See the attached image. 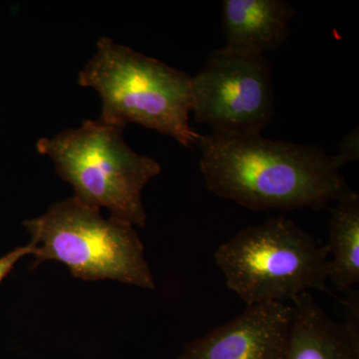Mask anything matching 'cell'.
I'll return each instance as SVG.
<instances>
[{
	"label": "cell",
	"instance_id": "1",
	"mask_svg": "<svg viewBox=\"0 0 359 359\" xmlns=\"http://www.w3.org/2000/svg\"><path fill=\"white\" fill-rule=\"evenodd\" d=\"M200 169L218 197L254 210L325 209L351 193L339 155L259 133L201 136Z\"/></svg>",
	"mask_w": 359,
	"mask_h": 359
},
{
	"label": "cell",
	"instance_id": "2",
	"mask_svg": "<svg viewBox=\"0 0 359 359\" xmlns=\"http://www.w3.org/2000/svg\"><path fill=\"white\" fill-rule=\"evenodd\" d=\"M78 83L102 100L100 119L126 127L135 123L172 137L185 148L201 135L190 126L192 76L107 37L80 70Z\"/></svg>",
	"mask_w": 359,
	"mask_h": 359
},
{
	"label": "cell",
	"instance_id": "3",
	"mask_svg": "<svg viewBox=\"0 0 359 359\" xmlns=\"http://www.w3.org/2000/svg\"><path fill=\"white\" fill-rule=\"evenodd\" d=\"M124 129L100 118L85 120L77 128L39 139L36 149L53 161L78 200L105 208L111 218L144 228L147 215L142 193L162 169L157 161L129 147Z\"/></svg>",
	"mask_w": 359,
	"mask_h": 359
},
{
	"label": "cell",
	"instance_id": "4",
	"mask_svg": "<svg viewBox=\"0 0 359 359\" xmlns=\"http://www.w3.org/2000/svg\"><path fill=\"white\" fill-rule=\"evenodd\" d=\"M214 257L226 287L247 306L294 302L311 290L330 294L327 245L285 217L243 229Z\"/></svg>",
	"mask_w": 359,
	"mask_h": 359
},
{
	"label": "cell",
	"instance_id": "5",
	"mask_svg": "<svg viewBox=\"0 0 359 359\" xmlns=\"http://www.w3.org/2000/svg\"><path fill=\"white\" fill-rule=\"evenodd\" d=\"M37 264L56 261L83 280H112L154 290L144 245L133 224L105 219L77 198L55 203L25 221Z\"/></svg>",
	"mask_w": 359,
	"mask_h": 359
},
{
	"label": "cell",
	"instance_id": "6",
	"mask_svg": "<svg viewBox=\"0 0 359 359\" xmlns=\"http://www.w3.org/2000/svg\"><path fill=\"white\" fill-rule=\"evenodd\" d=\"M273 110L271 66L264 55L224 46L211 51L204 68L192 77L191 113L212 132L261 134Z\"/></svg>",
	"mask_w": 359,
	"mask_h": 359
},
{
	"label": "cell",
	"instance_id": "7",
	"mask_svg": "<svg viewBox=\"0 0 359 359\" xmlns=\"http://www.w3.org/2000/svg\"><path fill=\"white\" fill-rule=\"evenodd\" d=\"M292 308L264 302L184 346L179 359H285Z\"/></svg>",
	"mask_w": 359,
	"mask_h": 359
},
{
	"label": "cell",
	"instance_id": "8",
	"mask_svg": "<svg viewBox=\"0 0 359 359\" xmlns=\"http://www.w3.org/2000/svg\"><path fill=\"white\" fill-rule=\"evenodd\" d=\"M294 14V6L283 0H224L222 4L224 47L264 56L289 39Z\"/></svg>",
	"mask_w": 359,
	"mask_h": 359
},
{
	"label": "cell",
	"instance_id": "9",
	"mask_svg": "<svg viewBox=\"0 0 359 359\" xmlns=\"http://www.w3.org/2000/svg\"><path fill=\"white\" fill-rule=\"evenodd\" d=\"M292 320L285 359H359V344L332 320L309 292L292 302Z\"/></svg>",
	"mask_w": 359,
	"mask_h": 359
},
{
	"label": "cell",
	"instance_id": "10",
	"mask_svg": "<svg viewBox=\"0 0 359 359\" xmlns=\"http://www.w3.org/2000/svg\"><path fill=\"white\" fill-rule=\"evenodd\" d=\"M335 203L327 245L332 256L328 280L339 292L347 294L359 283V195L351 191Z\"/></svg>",
	"mask_w": 359,
	"mask_h": 359
},
{
	"label": "cell",
	"instance_id": "11",
	"mask_svg": "<svg viewBox=\"0 0 359 359\" xmlns=\"http://www.w3.org/2000/svg\"><path fill=\"white\" fill-rule=\"evenodd\" d=\"M346 294L344 302L346 321L342 325L349 337L359 344V290L353 289Z\"/></svg>",
	"mask_w": 359,
	"mask_h": 359
},
{
	"label": "cell",
	"instance_id": "12",
	"mask_svg": "<svg viewBox=\"0 0 359 359\" xmlns=\"http://www.w3.org/2000/svg\"><path fill=\"white\" fill-rule=\"evenodd\" d=\"M32 252L33 245L29 243L25 247L18 248V249L9 252L6 256L0 257V283L11 273V269L20 259L25 256H29V255L32 256Z\"/></svg>",
	"mask_w": 359,
	"mask_h": 359
},
{
	"label": "cell",
	"instance_id": "13",
	"mask_svg": "<svg viewBox=\"0 0 359 359\" xmlns=\"http://www.w3.org/2000/svg\"><path fill=\"white\" fill-rule=\"evenodd\" d=\"M358 130L354 129L346 135L339 143V155L346 164L358 160Z\"/></svg>",
	"mask_w": 359,
	"mask_h": 359
}]
</instances>
